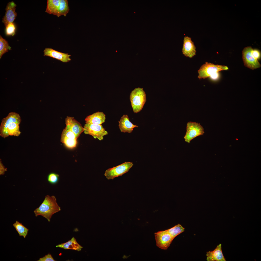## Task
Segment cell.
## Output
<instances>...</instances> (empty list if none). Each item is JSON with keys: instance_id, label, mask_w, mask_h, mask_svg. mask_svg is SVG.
<instances>
[{"instance_id": "obj_18", "label": "cell", "mask_w": 261, "mask_h": 261, "mask_svg": "<svg viewBox=\"0 0 261 261\" xmlns=\"http://www.w3.org/2000/svg\"><path fill=\"white\" fill-rule=\"evenodd\" d=\"M60 0H48L45 12L56 15L59 7Z\"/></svg>"}, {"instance_id": "obj_13", "label": "cell", "mask_w": 261, "mask_h": 261, "mask_svg": "<svg viewBox=\"0 0 261 261\" xmlns=\"http://www.w3.org/2000/svg\"><path fill=\"white\" fill-rule=\"evenodd\" d=\"M182 51L185 56L190 58L196 55V47L190 37L186 36L184 37Z\"/></svg>"}, {"instance_id": "obj_3", "label": "cell", "mask_w": 261, "mask_h": 261, "mask_svg": "<svg viewBox=\"0 0 261 261\" xmlns=\"http://www.w3.org/2000/svg\"><path fill=\"white\" fill-rule=\"evenodd\" d=\"M130 99L134 112H139L143 108L146 101L145 92L143 88H135L131 93Z\"/></svg>"}, {"instance_id": "obj_9", "label": "cell", "mask_w": 261, "mask_h": 261, "mask_svg": "<svg viewBox=\"0 0 261 261\" xmlns=\"http://www.w3.org/2000/svg\"><path fill=\"white\" fill-rule=\"evenodd\" d=\"M156 246L161 249L167 250L174 239L166 230L154 233Z\"/></svg>"}, {"instance_id": "obj_23", "label": "cell", "mask_w": 261, "mask_h": 261, "mask_svg": "<svg viewBox=\"0 0 261 261\" xmlns=\"http://www.w3.org/2000/svg\"><path fill=\"white\" fill-rule=\"evenodd\" d=\"M11 50L8 42L5 39L0 36V58L4 54Z\"/></svg>"}, {"instance_id": "obj_10", "label": "cell", "mask_w": 261, "mask_h": 261, "mask_svg": "<svg viewBox=\"0 0 261 261\" xmlns=\"http://www.w3.org/2000/svg\"><path fill=\"white\" fill-rule=\"evenodd\" d=\"M16 4L13 1L9 2L6 8L5 14L2 19V22L6 27L9 24L13 23L17 16L15 11Z\"/></svg>"}, {"instance_id": "obj_1", "label": "cell", "mask_w": 261, "mask_h": 261, "mask_svg": "<svg viewBox=\"0 0 261 261\" xmlns=\"http://www.w3.org/2000/svg\"><path fill=\"white\" fill-rule=\"evenodd\" d=\"M61 210L58 204L57 199L54 196L46 195L42 203L34 211L36 217L41 216L50 222L52 216Z\"/></svg>"}, {"instance_id": "obj_24", "label": "cell", "mask_w": 261, "mask_h": 261, "mask_svg": "<svg viewBox=\"0 0 261 261\" xmlns=\"http://www.w3.org/2000/svg\"><path fill=\"white\" fill-rule=\"evenodd\" d=\"M61 141L64 143L67 147L72 149L75 147L77 144V140L69 138L61 135Z\"/></svg>"}, {"instance_id": "obj_5", "label": "cell", "mask_w": 261, "mask_h": 261, "mask_svg": "<svg viewBox=\"0 0 261 261\" xmlns=\"http://www.w3.org/2000/svg\"><path fill=\"white\" fill-rule=\"evenodd\" d=\"M21 121V117L18 113L15 112H10L7 116L1 120L0 126V135L5 138L8 137L9 134L7 128L9 124L12 123H16L20 124Z\"/></svg>"}, {"instance_id": "obj_30", "label": "cell", "mask_w": 261, "mask_h": 261, "mask_svg": "<svg viewBox=\"0 0 261 261\" xmlns=\"http://www.w3.org/2000/svg\"><path fill=\"white\" fill-rule=\"evenodd\" d=\"M7 168H5L2 163L0 159V175H3L6 171H7Z\"/></svg>"}, {"instance_id": "obj_2", "label": "cell", "mask_w": 261, "mask_h": 261, "mask_svg": "<svg viewBox=\"0 0 261 261\" xmlns=\"http://www.w3.org/2000/svg\"><path fill=\"white\" fill-rule=\"evenodd\" d=\"M228 69V67L226 66L215 65L206 62L198 71V78L199 79H205L210 77L212 79L216 80L219 77L218 72Z\"/></svg>"}, {"instance_id": "obj_7", "label": "cell", "mask_w": 261, "mask_h": 261, "mask_svg": "<svg viewBox=\"0 0 261 261\" xmlns=\"http://www.w3.org/2000/svg\"><path fill=\"white\" fill-rule=\"evenodd\" d=\"M253 49L250 46L245 48L242 52V58L245 66L254 70L260 67L261 65L253 56L252 53Z\"/></svg>"}, {"instance_id": "obj_26", "label": "cell", "mask_w": 261, "mask_h": 261, "mask_svg": "<svg viewBox=\"0 0 261 261\" xmlns=\"http://www.w3.org/2000/svg\"><path fill=\"white\" fill-rule=\"evenodd\" d=\"M15 27L14 24L12 23L6 27V33L7 36H13L15 34Z\"/></svg>"}, {"instance_id": "obj_21", "label": "cell", "mask_w": 261, "mask_h": 261, "mask_svg": "<svg viewBox=\"0 0 261 261\" xmlns=\"http://www.w3.org/2000/svg\"><path fill=\"white\" fill-rule=\"evenodd\" d=\"M13 225L20 236H22L24 238H26L29 231L28 229L17 221H16Z\"/></svg>"}, {"instance_id": "obj_8", "label": "cell", "mask_w": 261, "mask_h": 261, "mask_svg": "<svg viewBox=\"0 0 261 261\" xmlns=\"http://www.w3.org/2000/svg\"><path fill=\"white\" fill-rule=\"evenodd\" d=\"M83 128L85 134L91 135L94 138L100 140H102L103 136L108 134V132L101 125L86 123Z\"/></svg>"}, {"instance_id": "obj_15", "label": "cell", "mask_w": 261, "mask_h": 261, "mask_svg": "<svg viewBox=\"0 0 261 261\" xmlns=\"http://www.w3.org/2000/svg\"><path fill=\"white\" fill-rule=\"evenodd\" d=\"M119 127L120 131L124 133H131L133 129L138 126L134 125L129 120L127 115H124L121 118L119 121Z\"/></svg>"}, {"instance_id": "obj_12", "label": "cell", "mask_w": 261, "mask_h": 261, "mask_svg": "<svg viewBox=\"0 0 261 261\" xmlns=\"http://www.w3.org/2000/svg\"><path fill=\"white\" fill-rule=\"evenodd\" d=\"M44 56L49 57L59 60L64 63L69 62L71 60V55L56 51L51 48H46L44 51Z\"/></svg>"}, {"instance_id": "obj_11", "label": "cell", "mask_w": 261, "mask_h": 261, "mask_svg": "<svg viewBox=\"0 0 261 261\" xmlns=\"http://www.w3.org/2000/svg\"><path fill=\"white\" fill-rule=\"evenodd\" d=\"M65 128L71 131L75 135L77 139L84 131V128L73 117L67 116L65 119Z\"/></svg>"}, {"instance_id": "obj_20", "label": "cell", "mask_w": 261, "mask_h": 261, "mask_svg": "<svg viewBox=\"0 0 261 261\" xmlns=\"http://www.w3.org/2000/svg\"><path fill=\"white\" fill-rule=\"evenodd\" d=\"M16 123H12L8 126L7 130L9 136H19L21 134L20 130L19 124Z\"/></svg>"}, {"instance_id": "obj_29", "label": "cell", "mask_w": 261, "mask_h": 261, "mask_svg": "<svg viewBox=\"0 0 261 261\" xmlns=\"http://www.w3.org/2000/svg\"><path fill=\"white\" fill-rule=\"evenodd\" d=\"M252 53L254 57L257 60L261 58V53L259 50L257 49H253Z\"/></svg>"}, {"instance_id": "obj_28", "label": "cell", "mask_w": 261, "mask_h": 261, "mask_svg": "<svg viewBox=\"0 0 261 261\" xmlns=\"http://www.w3.org/2000/svg\"><path fill=\"white\" fill-rule=\"evenodd\" d=\"M37 261H55L52 255L49 253L43 257L39 258Z\"/></svg>"}, {"instance_id": "obj_14", "label": "cell", "mask_w": 261, "mask_h": 261, "mask_svg": "<svg viewBox=\"0 0 261 261\" xmlns=\"http://www.w3.org/2000/svg\"><path fill=\"white\" fill-rule=\"evenodd\" d=\"M207 261H226L222 250L221 244H220L213 251L206 253Z\"/></svg>"}, {"instance_id": "obj_22", "label": "cell", "mask_w": 261, "mask_h": 261, "mask_svg": "<svg viewBox=\"0 0 261 261\" xmlns=\"http://www.w3.org/2000/svg\"><path fill=\"white\" fill-rule=\"evenodd\" d=\"M166 230L174 238L177 236L184 232L185 231V228L181 225L178 224Z\"/></svg>"}, {"instance_id": "obj_16", "label": "cell", "mask_w": 261, "mask_h": 261, "mask_svg": "<svg viewBox=\"0 0 261 261\" xmlns=\"http://www.w3.org/2000/svg\"><path fill=\"white\" fill-rule=\"evenodd\" d=\"M105 119L103 112H97L87 116L85 121L86 124L101 125L105 122Z\"/></svg>"}, {"instance_id": "obj_19", "label": "cell", "mask_w": 261, "mask_h": 261, "mask_svg": "<svg viewBox=\"0 0 261 261\" xmlns=\"http://www.w3.org/2000/svg\"><path fill=\"white\" fill-rule=\"evenodd\" d=\"M69 11L67 0H60L58 11L56 15L59 17L61 15L65 16Z\"/></svg>"}, {"instance_id": "obj_27", "label": "cell", "mask_w": 261, "mask_h": 261, "mask_svg": "<svg viewBox=\"0 0 261 261\" xmlns=\"http://www.w3.org/2000/svg\"><path fill=\"white\" fill-rule=\"evenodd\" d=\"M69 138L77 140L75 134L71 131L66 128L63 130L61 135Z\"/></svg>"}, {"instance_id": "obj_6", "label": "cell", "mask_w": 261, "mask_h": 261, "mask_svg": "<svg viewBox=\"0 0 261 261\" xmlns=\"http://www.w3.org/2000/svg\"><path fill=\"white\" fill-rule=\"evenodd\" d=\"M204 133V129L200 123L189 122L187 124L186 132L184 138L185 142L189 143L193 139L203 135Z\"/></svg>"}, {"instance_id": "obj_25", "label": "cell", "mask_w": 261, "mask_h": 261, "mask_svg": "<svg viewBox=\"0 0 261 261\" xmlns=\"http://www.w3.org/2000/svg\"><path fill=\"white\" fill-rule=\"evenodd\" d=\"M59 175L56 173L51 172L48 175L47 180L50 184L54 185L57 184L59 180Z\"/></svg>"}, {"instance_id": "obj_17", "label": "cell", "mask_w": 261, "mask_h": 261, "mask_svg": "<svg viewBox=\"0 0 261 261\" xmlns=\"http://www.w3.org/2000/svg\"><path fill=\"white\" fill-rule=\"evenodd\" d=\"M56 246L65 249H72L78 251H80L83 248V247L78 243L74 237L67 242L58 244Z\"/></svg>"}, {"instance_id": "obj_4", "label": "cell", "mask_w": 261, "mask_h": 261, "mask_svg": "<svg viewBox=\"0 0 261 261\" xmlns=\"http://www.w3.org/2000/svg\"><path fill=\"white\" fill-rule=\"evenodd\" d=\"M133 165V164L132 162H125L116 167L108 169L105 171L104 175L108 180L113 179L128 172Z\"/></svg>"}]
</instances>
